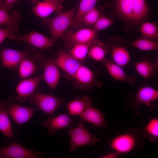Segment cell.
I'll list each match as a JSON object with an SVG mask.
<instances>
[{
	"label": "cell",
	"instance_id": "6da1fadb",
	"mask_svg": "<svg viewBox=\"0 0 158 158\" xmlns=\"http://www.w3.org/2000/svg\"><path fill=\"white\" fill-rule=\"evenodd\" d=\"M144 135L135 129H130L115 136L110 141L111 148L120 154H128L142 147Z\"/></svg>",
	"mask_w": 158,
	"mask_h": 158
},
{
	"label": "cell",
	"instance_id": "7a4b0ae2",
	"mask_svg": "<svg viewBox=\"0 0 158 158\" xmlns=\"http://www.w3.org/2000/svg\"><path fill=\"white\" fill-rule=\"evenodd\" d=\"M76 6L66 11H62L57 13L56 17L50 19L43 18L42 25H45L49 30L51 39L54 42L63 36L68 28L71 25L75 15Z\"/></svg>",
	"mask_w": 158,
	"mask_h": 158
},
{
	"label": "cell",
	"instance_id": "3957f363",
	"mask_svg": "<svg viewBox=\"0 0 158 158\" xmlns=\"http://www.w3.org/2000/svg\"><path fill=\"white\" fill-rule=\"evenodd\" d=\"M68 133L70 136V151L74 152L81 146L94 145L100 141L96 136L90 132L81 120L76 127L70 128Z\"/></svg>",
	"mask_w": 158,
	"mask_h": 158
},
{
	"label": "cell",
	"instance_id": "277c9868",
	"mask_svg": "<svg viewBox=\"0 0 158 158\" xmlns=\"http://www.w3.org/2000/svg\"><path fill=\"white\" fill-rule=\"evenodd\" d=\"M34 58L37 63L44 68L43 80L51 89H55L59 82L61 73L54 59L45 58L41 53L35 55Z\"/></svg>",
	"mask_w": 158,
	"mask_h": 158
},
{
	"label": "cell",
	"instance_id": "5b68a950",
	"mask_svg": "<svg viewBox=\"0 0 158 158\" xmlns=\"http://www.w3.org/2000/svg\"><path fill=\"white\" fill-rule=\"evenodd\" d=\"M30 103L46 114L52 115L61 106L65 104L61 99L36 91L28 99Z\"/></svg>",
	"mask_w": 158,
	"mask_h": 158
},
{
	"label": "cell",
	"instance_id": "8992f818",
	"mask_svg": "<svg viewBox=\"0 0 158 158\" xmlns=\"http://www.w3.org/2000/svg\"><path fill=\"white\" fill-rule=\"evenodd\" d=\"M72 78L75 88L85 90L93 86L101 87V83L97 81L95 73L89 68L81 64Z\"/></svg>",
	"mask_w": 158,
	"mask_h": 158
},
{
	"label": "cell",
	"instance_id": "52a82bcc",
	"mask_svg": "<svg viewBox=\"0 0 158 158\" xmlns=\"http://www.w3.org/2000/svg\"><path fill=\"white\" fill-rule=\"evenodd\" d=\"M20 104L13 102L11 98L6 101V108L9 116L18 125L29 121L37 109V108L23 107Z\"/></svg>",
	"mask_w": 158,
	"mask_h": 158
},
{
	"label": "cell",
	"instance_id": "ba28073f",
	"mask_svg": "<svg viewBox=\"0 0 158 158\" xmlns=\"http://www.w3.org/2000/svg\"><path fill=\"white\" fill-rule=\"evenodd\" d=\"M33 53L29 50L19 51L4 48L0 52V59L3 67L9 69H16L23 59L32 57Z\"/></svg>",
	"mask_w": 158,
	"mask_h": 158
},
{
	"label": "cell",
	"instance_id": "9c48e42d",
	"mask_svg": "<svg viewBox=\"0 0 158 158\" xmlns=\"http://www.w3.org/2000/svg\"><path fill=\"white\" fill-rule=\"evenodd\" d=\"M95 30L83 28L75 32L68 31L64 35L63 39L66 47L70 48L78 43L97 42Z\"/></svg>",
	"mask_w": 158,
	"mask_h": 158
},
{
	"label": "cell",
	"instance_id": "30bf717a",
	"mask_svg": "<svg viewBox=\"0 0 158 158\" xmlns=\"http://www.w3.org/2000/svg\"><path fill=\"white\" fill-rule=\"evenodd\" d=\"M44 153L29 150L16 142L0 149V158H38Z\"/></svg>",
	"mask_w": 158,
	"mask_h": 158
},
{
	"label": "cell",
	"instance_id": "8fae6325",
	"mask_svg": "<svg viewBox=\"0 0 158 158\" xmlns=\"http://www.w3.org/2000/svg\"><path fill=\"white\" fill-rule=\"evenodd\" d=\"M158 99V91L148 86L139 88L134 96L132 104L138 107L144 104L151 109L154 107L155 103Z\"/></svg>",
	"mask_w": 158,
	"mask_h": 158
},
{
	"label": "cell",
	"instance_id": "7c38bea8",
	"mask_svg": "<svg viewBox=\"0 0 158 158\" xmlns=\"http://www.w3.org/2000/svg\"><path fill=\"white\" fill-rule=\"evenodd\" d=\"M43 80L42 75L24 79L20 81L16 87L18 94L17 99L20 102H24L36 92V88L40 82Z\"/></svg>",
	"mask_w": 158,
	"mask_h": 158
},
{
	"label": "cell",
	"instance_id": "4fadbf2b",
	"mask_svg": "<svg viewBox=\"0 0 158 158\" xmlns=\"http://www.w3.org/2000/svg\"><path fill=\"white\" fill-rule=\"evenodd\" d=\"M54 60L59 68L63 71L71 78L82 64L80 61L63 50H60L58 52Z\"/></svg>",
	"mask_w": 158,
	"mask_h": 158
},
{
	"label": "cell",
	"instance_id": "5bb4252c",
	"mask_svg": "<svg viewBox=\"0 0 158 158\" xmlns=\"http://www.w3.org/2000/svg\"><path fill=\"white\" fill-rule=\"evenodd\" d=\"M16 40L40 49L51 47L53 46L55 42L51 38L35 31L22 36L19 35Z\"/></svg>",
	"mask_w": 158,
	"mask_h": 158
},
{
	"label": "cell",
	"instance_id": "9a60e30c",
	"mask_svg": "<svg viewBox=\"0 0 158 158\" xmlns=\"http://www.w3.org/2000/svg\"><path fill=\"white\" fill-rule=\"evenodd\" d=\"M73 121L67 114H61L55 116L50 115L42 122V126L46 128L49 134L51 136L56 134L58 130L71 126Z\"/></svg>",
	"mask_w": 158,
	"mask_h": 158
},
{
	"label": "cell",
	"instance_id": "2e32d148",
	"mask_svg": "<svg viewBox=\"0 0 158 158\" xmlns=\"http://www.w3.org/2000/svg\"><path fill=\"white\" fill-rule=\"evenodd\" d=\"M61 3L57 0H44L37 2L32 10L35 16L45 18L53 12L57 13L61 11L63 6Z\"/></svg>",
	"mask_w": 158,
	"mask_h": 158
},
{
	"label": "cell",
	"instance_id": "e0dca14e",
	"mask_svg": "<svg viewBox=\"0 0 158 158\" xmlns=\"http://www.w3.org/2000/svg\"><path fill=\"white\" fill-rule=\"evenodd\" d=\"M108 73L115 80L123 82L130 85L135 83V77L128 75L125 73L122 66L116 64L112 61L105 59L102 61Z\"/></svg>",
	"mask_w": 158,
	"mask_h": 158
},
{
	"label": "cell",
	"instance_id": "ac0fdd59",
	"mask_svg": "<svg viewBox=\"0 0 158 158\" xmlns=\"http://www.w3.org/2000/svg\"><path fill=\"white\" fill-rule=\"evenodd\" d=\"M69 114L72 116H80L87 108L92 106V101L87 95L76 96L73 100L65 103Z\"/></svg>",
	"mask_w": 158,
	"mask_h": 158
},
{
	"label": "cell",
	"instance_id": "d6986e66",
	"mask_svg": "<svg viewBox=\"0 0 158 158\" xmlns=\"http://www.w3.org/2000/svg\"><path fill=\"white\" fill-rule=\"evenodd\" d=\"M104 116V114L92 106L87 108L80 117L83 122L86 121L97 128H107V124L105 122Z\"/></svg>",
	"mask_w": 158,
	"mask_h": 158
},
{
	"label": "cell",
	"instance_id": "ffe728a7",
	"mask_svg": "<svg viewBox=\"0 0 158 158\" xmlns=\"http://www.w3.org/2000/svg\"><path fill=\"white\" fill-rule=\"evenodd\" d=\"M158 60L155 62L144 60L134 63L138 73L146 80L152 79L154 76L158 68Z\"/></svg>",
	"mask_w": 158,
	"mask_h": 158
},
{
	"label": "cell",
	"instance_id": "44dd1931",
	"mask_svg": "<svg viewBox=\"0 0 158 158\" xmlns=\"http://www.w3.org/2000/svg\"><path fill=\"white\" fill-rule=\"evenodd\" d=\"M99 0H81L79 7L75 15L71 26L77 29L81 26L82 20L84 15L95 7Z\"/></svg>",
	"mask_w": 158,
	"mask_h": 158
},
{
	"label": "cell",
	"instance_id": "7402d4cb",
	"mask_svg": "<svg viewBox=\"0 0 158 158\" xmlns=\"http://www.w3.org/2000/svg\"><path fill=\"white\" fill-rule=\"evenodd\" d=\"M5 104V101H0V132L6 137L13 139L14 138L13 130Z\"/></svg>",
	"mask_w": 158,
	"mask_h": 158
},
{
	"label": "cell",
	"instance_id": "603a6c76",
	"mask_svg": "<svg viewBox=\"0 0 158 158\" xmlns=\"http://www.w3.org/2000/svg\"><path fill=\"white\" fill-rule=\"evenodd\" d=\"M34 55L32 57L23 59L19 66L18 73L20 77L25 78L34 73L37 69V66Z\"/></svg>",
	"mask_w": 158,
	"mask_h": 158
},
{
	"label": "cell",
	"instance_id": "cb8c5ba5",
	"mask_svg": "<svg viewBox=\"0 0 158 158\" xmlns=\"http://www.w3.org/2000/svg\"><path fill=\"white\" fill-rule=\"evenodd\" d=\"M20 21V15L17 11H13L10 15L8 11L0 7V25H6L7 28L18 26Z\"/></svg>",
	"mask_w": 158,
	"mask_h": 158
},
{
	"label": "cell",
	"instance_id": "d4e9b609",
	"mask_svg": "<svg viewBox=\"0 0 158 158\" xmlns=\"http://www.w3.org/2000/svg\"><path fill=\"white\" fill-rule=\"evenodd\" d=\"M113 61L121 66H125L130 61L128 51L124 47L116 45L112 47L111 51Z\"/></svg>",
	"mask_w": 158,
	"mask_h": 158
},
{
	"label": "cell",
	"instance_id": "484cf974",
	"mask_svg": "<svg viewBox=\"0 0 158 158\" xmlns=\"http://www.w3.org/2000/svg\"><path fill=\"white\" fill-rule=\"evenodd\" d=\"M97 42L93 43H80L75 44L71 48L69 54L74 58L80 61L85 59L90 47Z\"/></svg>",
	"mask_w": 158,
	"mask_h": 158
},
{
	"label": "cell",
	"instance_id": "4316f807",
	"mask_svg": "<svg viewBox=\"0 0 158 158\" xmlns=\"http://www.w3.org/2000/svg\"><path fill=\"white\" fill-rule=\"evenodd\" d=\"M148 10L145 0H133L132 20H140L146 15Z\"/></svg>",
	"mask_w": 158,
	"mask_h": 158
},
{
	"label": "cell",
	"instance_id": "83f0119b",
	"mask_svg": "<svg viewBox=\"0 0 158 158\" xmlns=\"http://www.w3.org/2000/svg\"><path fill=\"white\" fill-rule=\"evenodd\" d=\"M142 133L151 142L156 141L158 138V119L156 118L150 119L145 127Z\"/></svg>",
	"mask_w": 158,
	"mask_h": 158
},
{
	"label": "cell",
	"instance_id": "f1b7e54d",
	"mask_svg": "<svg viewBox=\"0 0 158 158\" xmlns=\"http://www.w3.org/2000/svg\"><path fill=\"white\" fill-rule=\"evenodd\" d=\"M95 43L90 47L88 55L92 59L96 61H102L105 59L107 50L101 43Z\"/></svg>",
	"mask_w": 158,
	"mask_h": 158
},
{
	"label": "cell",
	"instance_id": "f546056e",
	"mask_svg": "<svg viewBox=\"0 0 158 158\" xmlns=\"http://www.w3.org/2000/svg\"><path fill=\"white\" fill-rule=\"evenodd\" d=\"M128 43L138 49L143 51H150L158 49L157 44L147 39H140L134 41H129Z\"/></svg>",
	"mask_w": 158,
	"mask_h": 158
},
{
	"label": "cell",
	"instance_id": "4dcf8cb0",
	"mask_svg": "<svg viewBox=\"0 0 158 158\" xmlns=\"http://www.w3.org/2000/svg\"><path fill=\"white\" fill-rule=\"evenodd\" d=\"M133 0H117V6L121 14L124 18L132 20Z\"/></svg>",
	"mask_w": 158,
	"mask_h": 158
},
{
	"label": "cell",
	"instance_id": "1f68e13d",
	"mask_svg": "<svg viewBox=\"0 0 158 158\" xmlns=\"http://www.w3.org/2000/svg\"><path fill=\"white\" fill-rule=\"evenodd\" d=\"M142 34L147 37L156 39L158 37L157 27L154 24L147 22L142 24L140 28Z\"/></svg>",
	"mask_w": 158,
	"mask_h": 158
},
{
	"label": "cell",
	"instance_id": "d6a6232c",
	"mask_svg": "<svg viewBox=\"0 0 158 158\" xmlns=\"http://www.w3.org/2000/svg\"><path fill=\"white\" fill-rule=\"evenodd\" d=\"M19 28L17 26L12 28H0V44L8 38L16 40L19 35L18 34Z\"/></svg>",
	"mask_w": 158,
	"mask_h": 158
},
{
	"label": "cell",
	"instance_id": "836d02e7",
	"mask_svg": "<svg viewBox=\"0 0 158 158\" xmlns=\"http://www.w3.org/2000/svg\"><path fill=\"white\" fill-rule=\"evenodd\" d=\"M99 16L98 10L95 7L84 15L82 19V24L87 26L94 25Z\"/></svg>",
	"mask_w": 158,
	"mask_h": 158
},
{
	"label": "cell",
	"instance_id": "e575fe53",
	"mask_svg": "<svg viewBox=\"0 0 158 158\" xmlns=\"http://www.w3.org/2000/svg\"><path fill=\"white\" fill-rule=\"evenodd\" d=\"M114 20L104 16L99 17L94 25V30L100 31L104 30L111 25Z\"/></svg>",
	"mask_w": 158,
	"mask_h": 158
},
{
	"label": "cell",
	"instance_id": "d590c367",
	"mask_svg": "<svg viewBox=\"0 0 158 158\" xmlns=\"http://www.w3.org/2000/svg\"><path fill=\"white\" fill-rule=\"evenodd\" d=\"M20 0H5L4 2L1 4L0 7L9 11L13 8V5Z\"/></svg>",
	"mask_w": 158,
	"mask_h": 158
},
{
	"label": "cell",
	"instance_id": "8d00e7d4",
	"mask_svg": "<svg viewBox=\"0 0 158 158\" xmlns=\"http://www.w3.org/2000/svg\"><path fill=\"white\" fill-rule=\"evenodd\" d=\"M120 154L118 152L114 151V152H110L101 157V158H117L118 157Z\"/></svg>",
	"mask_w": 158,
	"mask_h": 158
},
{
	"label": "cell",
	"instance_id": "74e56055",
	"mask_svg": "<svg viewBox=\"0 0 158 158\" xmlns=\"http://www.w3.org/2000/svg\"><path fill=\"white\" fill-rule=\"evenodd\" d=\"M34 3L35 4L37 3V0H32Z\"/></svg>",
	"mask_w": 158,
	"mask_h": 158
},
{
	"label": "cell",
	"instance_id": "f35d334b",
	"mask_svg": "<svg viewBox=\"0 0 158 158\" xmlns=\"http://www.w3.org/2000/svg\"><path fill=\"white\" fill-rule=\"evenodd\" d=\"M58 0V1H59L61 2H62V1L63 0Z\"/></svg>",
	"mask_w": 158,
	"mask_h": 158
},
{
	"label": "cell",
	"instance_id": "ab89813d",
	"mask_svg": "<svg viewBox=\"0 0 158 158\" xmlns=\"http://www.w3.org/2000/svg\"><path fill=\"white\" fill-rule=\"evenodd\" d=\"M1 0H0V5H1V4L2 3L1 2Z\"/></svg>",
	"mask_w": 158,
	"mask_h": 158
}]
</instances>
